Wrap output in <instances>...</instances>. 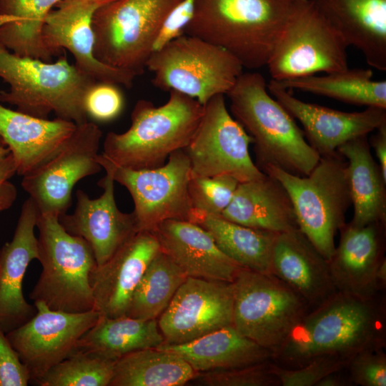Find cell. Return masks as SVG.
I'll list each match as a JSON object with an SVG mask.
<instances>
[{"mask_svg":"<svg viewBox=\"0 0 386 386\" xmlns=\"http://www.w3.org/2000/svg\"><path fill=\"white\" fill-rule=\"evenodd\" d=\"M14 173H16V167L9 153L0 159V212L9 208L16 199V188L9 182Z\"/></svg>","mask_w":386,"mask_h":386,"instance_id":"44","label":"cell"},{"mask_svg":"<svg viewBox=\"0 0 386 386\" xmlns=\"http://www.w3.org/2000/svg\"><path fill=\"white\" fill-rule=\"evenodd\" d=\"M386 222L356 227L345 222L340 229L338 246L328 260L337 291L361 298L379 294L375 274L386 259Z\"/></svg>","mask_w":386,"mask_h":386,"instance_id":"21","label":"cell"},{"mask_svg":"<svg viewBox=\"0 0 386 386\" xmlns=\"http://www.w3.org/2000/svg\"><path fill=\"white\" fill-rule=\"evenodd\" d=\"M146 69L152 84L197 99L203 106L218 94H227L243 73V66L222 48L184 34L152 54Z\"/></svg>","mask_w":386,"mask_h":386,"instance_id":"8","label":"cell"},{"mask_svg":"<svg viewBox=\"0 0 386 386\" xmlns=\"http://www.w3.org/2000/svg\"><path fill=\"white\" fill-rule=\"evenodd\" d=\"M62 0H0V42L13 53L52 61L43 39L49 12Z\"/></svg>","mask_w":386,"mask_h":386,"instance_id":"32","label":"cell"},{"mask_svg":"<svg viewBox=\"0 0 386 386\" xmlns=\"http://www.w3.org/2000/svg\"><path fill=\"white\" fill-rule=\"evenodd\" d=\"M96 160L132 196L139 231H152L169 219L190 221L193 209L188 183L192 172L183 149L172 153L162 166L149 169L116 166L102 154L97 155Z\"/></svg>","mask_w":386,"mask_h":386,"instance_id":"12","label":"cell"},{"mask_svg":"<svg viewBox=\"0 0 386 386\" xmlns=\"http://www.w3.org/2000/svg\"><path fill=\"white\" fill-rule=\"evenodd\" d=\"M91 1H108L110 0H91Z\"/></svg>","mask_w":386,"mask_h":386,"instance_id":"48","label":"cell"},{"mask_svg":"<svg viewBox=\"0 0 386 386\" xmlns=\"http://www.w3.org/2000/svg\"><path fill=\"white\" fill-rule=\"evenodd\" d=\"M182 0H110L94 13V54L137 76L144 73L159 27Z\"/></svg>","mask_w":386,"mask_h":386,"instance_id":"9","label":"cell"},{"mask_svg":"<svg viewBox=\"0 0 386 386\" xmlns=\"http://www.w3.org/2000/svg\"><path fill=\"white\" fill-rule=\"evenodd\" d=\"M337 152L347 164L348 184L353 206L350 222L356 227L386 222V178L371 154L367 135L345 142Z\"/></svg>","mask_w":386,"mask_h":386,"instance_id":"29","label":"cell"},{"mask_svg":"<svg viewBox=\"0 0 386 386\" xmlns=\"http://www.w3.org/2000/svg\"><path fill=\"white\" fill-rule=\"evenodd\" d=\"M253 141L228 110L224 95L218 94L204 105V112L188 145L187 154L194 175H228L239 182L265 174L252 161L249 147Z\"/></svg>","mask_w":386,"mask_h":386,"instance_id":"13","label":"cell"},{"mask_svg":"<svg viewBox=\"0 0 386 386\" xmlns=\"http://www.w3.org/2000/svg\"><path fill=\"white\" fill-rule=\"evenodd\" d=\"M197 372L240 367L272 360V352L243 336L232 325L182 345L162 344Z\"/></svg>","mask_w":386,"mask_h":386,"instance_id":"28","label":"cell"},{"mask_svg":"<svg viewBox=\"0 0 386 386\" xmlns=\"http://www.w3.org/2000/svg\"><path fill=\"white\" fill-rule=\"evenodd\" d=\"M124 99L119 85L95 81L87 90L84 107L87 117L99 122H109L122 113Z\"/></svg>","mask_w":386,"mask_h":386,"instance_id":"40","label":"cell"},{"mask_svg":"<svg viewBox=\"0 0 386 386\" xmlns=\"http://www.w3.org/2000/svg\"><path fill=\"white\" fill-rule=\"evenodd\" d=\"M347 46L372 67L386 71V0H312Z\"/></svg>","mask_w":386,"mask_h":386,"instance_id":"26","label":"cell"},{"mask_svg":"<svg viewBox=\"0 0 386 386\" xmlns=\"http://www.w3.org/2000/svg\"><path fill=\"white\" fill-rule=\"evenodd\" d=\"M36 227L37 259L42 269L29 297L54 310L77 313L94 310L89 277L96 262L91 246L66 232L57 215L39 213Z\"/></svg>","mask_w":386,"mask_h":386,"instance_id":"7","label":"cell"},{"mask_svg":"<svg viewBox=\"0 0 386 386\" xmlns=\"http://www.w3.org/2000/svg\"><path fill=\"white\" fill-rule=\"evenodd\" d=\"M232 282L187 277L157 319L164 344L182 345L232 325Z\"/></svg>","mask_w":386,"mask_h":386,"instance_id":"16","label":"cell"},{"mask_svg":"<svg viewBox=\"0 0 386 386\" xmlns=\"http://www.w3.org/2000/svg\"><path fill=\"white\" fill-rule=\"evenodd\" d=\"M219 217L277 233L298 228L288 193L279 181L266 174L259 179L239 182Z\"/></svg>","mask_w":386,"mask_h":386,"instance_id":"27","label":"cell"},{"mask_svg":"<svg viewBox=\"0 0 386 386\" xmlns=\"http://www.w3.org/2000/svg\"><path fill=\"white\" fill-rule=\"evenodd\" d=\"M98 184L103 189L101 196L91 199L79 189L74 212L59 217L66 232L89 243L97 266L107 261L139 231L134 213L122 212L117 206L111 174L106 172Z\"/></svg>","mask_w":386,"mask_h":386,"instance_id":"19","label":"cell"},{"mask_svg":"<svg viewBox=\"0 0 386 386\" xmlns=\"http://www.w3.org/2000/svg\"><path fill=\"white\" fill-rule=\"evenodd\" d=\"M107 1L62 0L51 9L43 26L44 41L54 56L63 49L74 56L79 71L96 81L111 82L130 89L137 76L107 65L94 54L91 21L96 9Z\"/></svg>","mask_w":386,"mask_h":386,"instance_id":"17","label":"cell"},{"mask_svg":"<svg viewBox=\"0 0 386 386\" xmlns=\"http://www.w3.org/2000/svg\"><path fill=\"white\" fill-rule=\"evenodd\" d=\"M294 0H196L184 34L217 45L243 68L267 65Z\"/></svg>","mask_w":386,"mask_h":386,"instance_id":"3","label":"cell"},{"mask_svg":"<svg viewBox=\"0 0 386 386\" xmlns=\"http://www.w3.org/2000/svg\"><path fill=\"white\" fill-rule=\"evenodd\" d=\"M349 360L334 355L317 357L297 368H285L271 361V372L281 386H316L328 374L345 369Z\"/></svg>","mask_w":386,"mask_h":386,"instance_id":"39","label":"cell"},{"mask_svg":"<svg viewBox=\"0 0 386 386\" xmlns=\"http://www.w3.org/2000/svg\"><path fill=\"white\" fill-rule=\"evenodd\" d=\"M30 380L27 367L0 329V386H26Z\"/></svg>","mask_w":386,"mask_h":386,"instance_id":"43","label":"cell"},{"mask_svg":"<svg viewBox=\"0 0 386 386\" xmlns=\"http://www.w3.org/2000/svg\"><path fill=\"white\" fill-rule=\"evenodd\" d=\"M347 46L312 0H294L266 66L277 81L340 71L349 68Z\"/></svg>","mask_w":386,"mask_h":386,"instance_id":"10","label":"cell"},{"mask_svg":"<svg viewBox=\"0 0 386 386\" xmlns=\"http://www.w3.org/2000/svg\"><path fill=\"white\" fill-rule=\"evenodd\" d=\"M36 312L26 323L6 333L35 382L71 355L80 337L97 321L95 310L67 312L34 302Z\"/></svg>","mask_w":386,"mask_h":386,"instance_id":"15","label":"cell"},{"mask_svg":"<svg viewBox=\"0 0 386 386\" xmlns=\"http://www.w3.org/2000/svg\"><path fill=\"white\" fill-rule=\"evenodd\" d=\"M239 183L228 175L204 177L191 173L188 193L192 212L219 217L231 202Z\"/></svg>","mask_w":386,"mask_h":386,"instance_id":"37","label":"cell"},{"mask_svg":"<svg viewBox=\"0 0 386 386\" xmlns=\"http://www.w3.org/2000/svg\"><path fill=\"white\" fill-rule=\"evenodd\" d=\"M386 345L385 298H361L337 291L310 309L273 352L285 368L304 366L324 355L350 360L361 350Z\"/></svg>","mask_w":386,"mask_h":386,"instance_id":"1","label":"cell"},{"mask_svg":"<svg viewBox=\"0 0 386 386\" xmlns=\"http://www.w3.org/2000/svg\"><path fill=\"white\" fill-rule=\"evenodd\" d=\"M151 232L162 252L187 277L232 282L242 268L222 252L207 229L196 223L169 219Z\"/></svg>","mask_w":386,"mask_h":386,"instance_id":"24","label":"cell"},{"mask_svg":"<svg viewBox=\"0 0 386 386\" xmlns=\"http://www.w3.org/2000/svg\"><path fill=\"white\" fill-rule=\"evenodd\" d=\"M161 251L151 231H138L89 277L94 310L114 318L127 315L133 293L151 260Z\"/></svg>","mask_w":386,"mask_h":386,"instance_id":"20","label":"cell"},{"mask_svg":"<svg viewBox=\"0 0 386 386\" xmlns=\"http://www.w3.org/2000/svg\"><path fill=\"white\" fill-rule=\"evenodd\" d=\"M0 144H3V145H5L1 139V138L0 137ZM6 146V145H5Z\"/></svg>","mask_w":386,"mask_h":386,"instance_id":"49","label":"cell"},{"mask_svg":"<svg viewBox=\"0 0 386 386\" xmlns=\"http://www.w3.org/2000/svg\"><path fill=\"white\" fill-rule=\"evenodd\" d=\"M270 274L297 293L310 310L337 292L328 260L298 228L277 234Z\"/></svg>","mask_w":386,"mask_h":386,"instance_id":"23","label":"cell"},{"mask_svg":"<svg viewBox=\"0 0 386 386\" xmlns=\"http://www.w3.org/2000/svg\"><path fill=\"white\" fill-rule=\"evenodd\" d=\"M39 212L29 197L23 203L12 239L0 249V329L7 333L36 312L23 295L22 282L29 263L38 258L34 229Z\"/></svg>","mask_w":386,"mask_h":386,"instance_id":"22","label":"cell"},{"mask_svg":"<svg viewBox=\"0 0 386 386\" xmlns=\"http://www.w3.org/2000/svg\"><path fill=\"white\" fill-rule=\"evenodd\" d=\"M227 95L231 114L252 139L260 171L274 166L305 176L316 166L320 154L295 119L269 94L262 74L242 73Z\"/></svg>","mask_w":386,"mask_h":386,"instance_id":"2","label":"cell"},{"mask_svg":"<svg viewBox=\"0 0 386 386\" xmlns=\"http://www.w3.org/2000/svg\"><path fill=\"white\" fill-rule=\"evenodd\" d=\"M367 69H347L277 81L286 89H296L343 102L386 109V81L372 80Z\"/></svg>","mask_w":386,"mask_h":386,"instance_id":"34","label":"cell"},{"mask_svg":"<svg viewBox=\"0 0 386 386\" xmlns=\"http://www.w3.org/2000/svg\"><path fill=\"white\" fill-rule=\"evenodd\" d=\"M115 362L75 351L36 383L40 386H109Z\"/></svg>","mask_w":386,"mask_h":386,"instance_id":"36","label":"cell"},{"mask_svg":"<svg viewBox=\"0 0 386 386\" xmlns=\"http://www.w3.org/2000/svg\"><path fill=\"white\" fill-rule=\"evenodd\" d=\"M187 277L161 250L144 271L133 293L127 315L144 320H157Z\"/></svg>","mask_w":386,"mask_h":386,"instance_id":"35","label":"cell"},{"mask_svg":"<svg viewBox=\"0 0 386 386\" xmlns=\"http://www.w3.org/2000/svg\"><path fill=\"white\" fill-rule=\"evenodd\" d=\"M102 137V130L93 122L76 126L54 155L23 176L21 187L40 214H65L74 185L103 169L96 160Z\"/></svg>","mask_w":386,"mask_h":386,"instance_id":"14","label":"cell"},{"mask_svg":"<svg viewBox=\"0 0 386 386\" xmlns=\"http://www.w3.org/2000/svg\"><path fill=\"white\" fill-rule=\"evenodd\" d=\"M385 347L365 349L356 353L346 367L352 385L386 386Z\"/></svg>","mask_w":386,"mask_h":386,"instance_id":"41","label":"cell"},{"mask_svg":"<svg viewBox=\"0 0 386 386\" xmlns=\"http://www.w3.org/2000/svg\"><path fill=\"white\" fill-rule=\"evenodd\" d=\"M162 344L164 337L157 320H144L127 315L110 318L100 315L80 337L75 351L116 361L129 352Z\"/></svg>","mask_w":386,"mask_h":386,"instance_id":"30","label":"cell"},{"mask_svg":"<svg viewBox=\"0 0 386 386\" xmlns=\"http://www.w3.org/2000/svg\"><path fill=\"white\" fill-rule=\"evenodd\" d=\"M198 373L174 352L147 348L116 360L109 386H182Z\"/></svg>","mask_w":386,"mask_h":386,"instance_id":"33","label":"cell"},{"mask_svg":"<svg viewBox=\"0 0 386 386\" xmlns=\"http://www.w3.org/2000/svg\"><path fill=\"white\" fill-rule=\"evenodd\" d=\"M0 78L9 85L0 91V102L31 116L56 118L76 126L88 122L84 99L96 81L71 64L65 55L55 62L17 55L0 42Z\"/></svg>","mask_w":386,"mask_h":386,"instance_id":"5","label":"cell"},{"mask_svg":"<svg viewBox=\"0 0 386 386\" xmlns=\"http://www.w3.org/2000/svg\"><path fill=\"white\" fill-rule=\"evenodd\" d=\"M375 281L379 291L382 292L386 287V259L381 262L377 269Z\"/></svg>","mask_w":386,"mask_h":386,"instance_id":"47","label":"cell"},{"mask_svg":"<svg viewBox=\"0 0 386 386\" xmlns=\"http://www.w3.org/2000/svg\"><path fill=\"white\" fill-rule=\"evenodd\" d=\"M232 283V325L272 352L310 310L297 293L272 274L241 268Z\"/></svg>","mask_w":386,"mask_h":386,"instance_id":"11","label":"cell"},{"mask_svg":"<svg viewBox=\"0 0 386 386\" xmlns=\"http://www.w3.org/2000/svg\"><path fill=\"white\" fill-rule=\"evenodd\" d=\"M269 94L302 127L310 145L320 157L332 154L345 142L367 135L386 122V109L367 107L361 112H345L305 102L271 79Z\"/></svg>","mask_w":386,"mask_h":386,"instance_id":"18","label":"cell"},{"mask_svg":"<svg viewBox=\"0 0 386 386\" xmlns=\"http://www.w3.org/2000/svg\"><path fill=\"white\" fill-rule=\"evenodd\" d=\"M76 127L70 121L37 118L0 103V137L22 177L54 155Z\"/></svg>","mask_w":386,"mask_h":386,"instance_id":"25","label":"cell"},{"mask_svg":"<svg viewBox=\"0 0 386 386\" xmlns=\"http://www.w3.org/2000/svg\"><path fill=\"white\" fill-rule=\"evenodd\" d=\"M346 369V368H345ZM345 369L331 372L321 379L316 386H348L352 385Z\"/></svg>","mask_w":386,"mask_h":386,"instance_id":"46","label":"cell"},{"mask_svg":"<svg viewBox=\"0 0 386 386\" xmlns=\"http://www.w3.org/2000/svg\"><path fill=\"white\" fill-rule=\"evenodd\" d=\"M196 0H182L163 20L153 44V52L184 34L194 11ZM152 52V53H153Z\"/></svg>","mask_w":386,"mask_h":386,"instance_id":"42","label":"cell"},{"mask_svg":"<svg viewBox=\"0 0 386 386\" xmlns=\"http://www.w3.org/2000/svg\"><path fill=\"white\" fill-rule=\"evenodd\" d=\"M167 102L155 106L139 99L131 114V126L123 133L109 132L102 153L116 166L134 170L162 166L169 156L184 149L204 112L197 99L169 91Z\"/></svg>","mask_w":386,"mask_h":386,"instance_id":"4","label":"cell"},{"mask_svg":"<svg viewBox=\"0 0 386 386\" xmlns=\"http://www.w3.org/2000/svg\"><path fill=\"white\" fill-rule=\"evenodd\" d=\"M262 172L282 184L292 203L298 229L329 260L335 249V234L346 222L351 205L346 159L337 152L320 157L305 176L274 166Z\"/></svg>","mask_w":386,"mask_h":386,"instance_id":"6","label":"cell"},{"mask_svg":"<svg viewBox=\"0 0 386 386\" xmlns=\"http://www.w3.org/2000/svg\"><path fill=\"white\" fill-rule=\"evenodd\" d=\"M190 222L207 229L222 252L240 267L270 274L272 251L277 232L194 212Z\"/></svg>","mask_w":386,"mask_h":386,"instance_id":"31","label":"cell"},{"mask_svg":"<svg viewBox=\"0 0 386 386\" xmlns=\"http://www.w3.org/2000/svg\"><path fill=\"white\" fill-rule=\"evenodd\" d=\"M375 131L368 142L370 147L374 149L377 163L386 178V122L380 124Z\"/></svg>","mask_w":386,"mask_h":386,"instance_id":"45","label":"cell"},{"mask_svg":"<svg viewBox=\"0 0 386 386\" xmlns=\"http://www.w3.org/2000/svg\"><path fill=\"white\" fill-rule=\"evenodd\" d=\"M271 360L251 365L199 372L192 381L207 386H279Z\"/></svg>","mask_w":386,"mask_h":386,"instance_id":"38","label":"cell"}]
</instances>
